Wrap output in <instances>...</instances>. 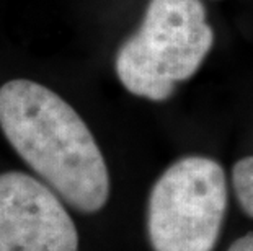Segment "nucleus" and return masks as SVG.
Segmentation results:
<instances>
[{
    "label": "nucleus",
    "mask_w": 253,
    "mask_h": 251,
    "mask_svg": "<svg viewBox=\"0 0 253 251\" xmlns=\"http://www.w3.org/2000/svg\"><path fill=\"white\" fill-rule=\"evenodd\" d=\"M0 129L20 158L64 202L84 214L103 209L110 173L93 134L51 88L28 78L0 87Z\"/></svg>",
    "instance_id": "nucleus-1"
},
{
    "label": "nucleus",
    "mask_w": 253,
    "mask_h": 251,
    "mask_svg": "<svg viewBox=\"0 0 253 251\" xmlns=\"http://www.w3.org/2000/svg\"><path fill=\"white\" fill-rule=\"evenodd\" d=\"M212 44L201 0H150L137 31L118 49L116 75L129 93L165 101L199 71Z\"/></svg>",
    "instance_id": "nucleus-2"
},
{
    "label": "nucleus",
    "mask_w": 253,
    "mask_h": 251,
    "mask_svg": "<svg viewBox=\"0 0 253 251\" xmlns=\"http://www.w3.org/2000/svg\"><path fill=\"white\" fill-rule=\"evenodd\" d=\"M227 181L212 158L190 155L155 181L147 204L154 251H212L227 212Z\"/></svg>",
    "instance_id": "nucleus-3"
},
{
    "label": "nucleus",
    "mask_w": 253,
    "mask_h": 251,
    "mask_svg": "<svg viewBox=\"0 0 253 251\" xmlns=\"http://www.w3.org/2000/svg\"><path fill=\"white\" fill-rule=\"evenodd\" d=\"M0 251H79L75 223L44 181L0 175Z\"/></svg>",
    "instance_id": "nucleus-4"
},
{
    "label": "nucleus",
    "mask_w": 253,
    "mask_h": 251,
    "mask_svg": "<svg viewBox=\"0 0 253 251\" xmlns=\"http://www.w3.org/2000/svg\"><path fill=\"white\" fill-rule=\"evenodd\" d=\"M232 186L242 211L253 218V155L240 158L234 165Z\"/></svg>",
    "instance_id": "nucleus-5"
},
{
    "label": "nucleus",
    "mask_w": 253,
    "mask_h": 251,
    "mask_svg": "<svg viewBox=\"0 0 253 251\" xmlns=\"http://www.w3.org/2000/svg\"><path fill=\"white\" fill-rule=\"evenodd\" d=\"M227 251H253V233H247L245 237L237 238Z\"/></svg>",
    "instance_id": "nucleus-6"
}]
</instances>
